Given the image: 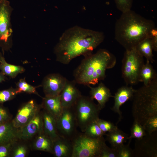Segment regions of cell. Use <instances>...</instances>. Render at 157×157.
I'll return each instance as SVG.
<instances>
[{"instance_id": "cell-1", "label": "cell", "mask_w": 157, "mask_h": 157, "mask_svg": "<svg viewBox=\"0 0 157 157\" xmlns=\"http://www.w3.org/2000/svg\"><path fill=\"white\" fill-rule=\"evenodd\" d=\"M101 32L75 26L66 30L54 49L56 60L67 65L74 58L92 53L104 41Z\"/></svg>"}, {"instance_id": "cell-2", "label": "cell", "mask_w": 157, "mask_h": 157, "mask_svg": "<svg viewBox=\"0 0 157 157\" xmlns=\"http://www.w3.org/2000/svg\"><path fill=\"white\" fill-rule=\"evenodd\" d=\"M154 23L130 10L122 13L115 25V38L125 50L135 48L149 36Z\"/></svg>"}, {"instance_id": "cell-3", "label": "cell", "mask_w": 157, "mask_h": 157, "mask_svg": "<svg viewBox=\"0 0 157 157\" xmlns=\"http://www.w3.org/2000/svg\"><path fill=\"white\" fill-rule=\"evenodd\" d=\"M84 56L73 74L76 83L87 86L104 80L106 70L114 67L116 63L114 56L105 49H101L94 53H91Z\"/></svg>"}, {"instance_id": "cell-4", "label": "cell", "mask_w": 157, "mask_h": 157, "mask_svg": "<svg viewBox=\"0 0 157 157\" xmlns=\"http://www.w3.org/2000/svg\"><path fill=\"white\" fill-rule=\"evenodd\" d=\"M132 114L134 121L142 125L157 115V78L147 85L135 90L132 98Z\"/></svg>"}, {"instance_id": "cell-5", "label": "cell", "mask_w": 157, "mask_h": 157, "mask_svg": "<svg viewBox=\"0 0 157 157\" xmlns=\"http://www.w3.org/2000/svg\"><path fill=\"white\" fill-rule=\"evenodd\" d=\"M72 142L73 149L71 157H99L106 144L103 137L93 138L83 132L78 133Z\"/></svg>"}, {"instance_id": "cell-6", "label": "cell", "mask_w": 157, "mask_h": 157, "mask_svg": "<svg viewBox=\"0 0 157 157\" xmlns=\"http://www.w3.org/2000/svg\"><path fill=\"white\" fill-rule=\"evenodd\" d=\"M90 97L82 95L72 107L78 126L83 132L91 123L99 118L101 109Z\"/></svg>"}, {"instance_id": "cell-7", "label": "cell", "mask_w": 157, "mask_h": 157, "mask_svg": "<svg viewBox=\"0 0 157 157\" xmlns=\"http://www.w3.org/2000/svg\"><path fill=\"white\" fill-rule=\"evenodd\" d=\"M143 57L136 47L126 50L122 60V77L127 85L139 82L140 70L144 64Z\"/></svg>"}, {"instance_id": "cell-8", "label": "cell", "mask_w": 157, "mask_h": 157, "mask_svg": "<svg viewBox=\"0 0 157 157\" xmlns=\"http://www.w3.org/2000/svg\"><path fill=\"white\" fill-rule=\"evenodd\" d=\"M13 10L8 0H0V47L3 54L13 45L11 16Z\"/></svg>"}, {"instance_id": "cell-9", "label": "cell", "mask_w": 157, "mask_h": 157, "mask_svg": "<svg viewBox=\"0 0 157 157\" xmlns=\"http://www.w3.org/2000/svg\"><path fill=\"white\" fill-rule=\"evenodd\" d=\"M56 121L59 135L72 141L78 133L77 124L72 107L63 108Z\"/></svg>"}, {"instance_id": "cell-10", "label": "cell", "mask_w": 157, "mask_h": 157, "mask_svg": "<svg viewBox=\"0 0 157 157\" xmlns=\"http://www.w3.org/2000/svg\"><path fill=\"white\" fill-rule=\"evenodd\" d=\"M133 157H157V134L147 133L139 139H136Z\"/></svg>"}, {"instance_id": "cell-11", "label": "cell", "mask_w": 157, "mask_h": 157, "mask_svg": "<svg viewBox=\"0 0 157 157\" xmlns=\"http://www.w3.org/2000/svg\"><path fill=\"white\" fill-rule=\"evenodd\" d=\"M41 105H38L33 100L23 104L18 110L15 118L11 120L13 126L19 129L28 123L39 112Z\"/></svg>"}, {"instance_id": "cell-12", "label": "cell", "mask_w": 157, "mask_h": 157, "mask_svg": "<svg viewBox=\"0 0 157 157\" xmlns=\"http://www.w3.org/2000/svg\"><path fill=\"white\" fill-rule=\"evenodd\" d=\"M67 79L58 73L48 74L43 78L41 85L45 96H55L60 95Z\"/></svg>"}, {"instance_id": "cell-13", "label": "cell", "mask_w": 157, "mask_h": 157, "mask_svg": "<svg viewBox=\"0 0 157 157\" xmlns=\"http://www.w3.org/2000/svg\"><path fill=\"white\" fill-rule=\"evenodd\" d=\"M43 131L41 113L38 112L26 124L18 129L19 140L27 141Z\"/></svg>"}, {"instance_id": "cell-14", "label": "cell", "mask_w": 157, "mask_h": 157, "mask_svg": "<svg viewBox=\"0 0 157 157\" xmlns=\"http://www.w3.org/2000/svg\"><path fill=\"white\" fill-rule=\"evenodd\" d=\"M76 83L74 80H67L60 94L61 103L63 108L72 107L82 95L76 86Z\"/></svg>"}, {"instance_id": "cell-15", "label": "cell", "mask_w": 157, "mask_h": 157, "mask_svg": "<svg viewBox=\"0 0 157 157\" xmlns=\"http://www.w3.org/2000/svg\"><path fill=\"white\" fill-rule=\"evenodd\" d=\"M135 90L132 86H129L127 85L123 86L118 89L115 96H113L114 103L111 110L118 114L119 121L122 118L120 107L127 101L132 99Z\"/></svg>"}, {"instance_id": "cell-16", "label": "cell", "mask_w": 157, "mask_h": 157, "mask_svg": "<svg viewBox=\"0 0 157 157\" xmlns=\"http://www.w3.org/2000/svg\"><path fill=\"white\" fill-rule=\"evenodd\" d=\"M88 86L90 89V97L92 99H95L97 101V104L101 110L105 107L109 99L113 97L109 89L102 82L100 83L96 87H92L90 85Z\"/></svg>"}, {"instance_id": "cell-17", "label": "cell", "mask_w": 157, "mask_h": 157, "mask_svg": "<svg viewBox=\"0 0 157 157\" xmlns=\"http://www.w3.org/2000/svg\"><path fill=\"white\" fill-rule=\"evenodd\" d=\"M53 149L56 157H71L73 149L72 141L60 136L53 141Z\"/></svg>"}, {"instance_id": "cell-18", "label": "cell", "mask_w": 157, "mask_h": 157, "mask_svg": "<svg viewBox=\"0 0 157 157\" xmlns=\"http://www.w3.org/2000/svg\"><path fill=\"white\" fill-rule=\"evenodd\" d=\"M44 133L53 141L60 136L57 129L56 119L49 113L44 110L41 113Z\"/></svg>"}, {"instance_id": "cell-19", "label": "cell", "mask_w": 157, "mask_h": 157, "mask_svg": "<svg viewBox=\"0 0 157 157\" xmlns=\"http://www.w3.org/2000/svg\"><path fill=\"white\" fill-rule=\"evenodd\" d=\"M42 108L57 119L63 110L60 95L55 96H45L42 98Z\"/></svg>"}, {"instance_id": "cell-20", "label": "cell", "mask_w": 157, "mask_h": 157, "mask_svg": "<svg viewBox=\"0 0 157 157\" xmlns=\"http://www.w3.org/2000/svg\"><path fill=\"white\" fill-rule=\"evenodd\" d=\"M18 129L14 127L11 120L0 125V144L16 142L19 140Z\"/></svg>"}, {"instance_id": "cell-21", "label": "cell", "mask_w": 157, "mask_h": 157, "mask_svg": "<svg viewBox=\"0 0 157 157\" xmlns=\"http://www.w3.org/2000/svg\"><path fill=\"white\" fill-rule=\"evenodd\" d=\"M35 150L53 154V141L42 131L38 134L33 143Z\"/></svg>"}, {"instance_id": "cell-22", "label": "cell", "mask_w": 157, "mask_h": 157, "mask_svg": "<svg viewBox=\"0 0 157 157\" xmlns=\"http://www.w3.org/2000/svg\"><path fill=\"white\" fill-rule=\"evenodd\" d=\"M106 140L112 147L116 149L126 142L129 140L128 135L118 128L106 134Z\"/></svg>"}, {"instance_id": "cell-23", "label": "cell", "mask_w": 157, "mask_h": 157, "mask_svg": "<svg viewBox=\"0 0 157 157\" xmlns=\"http://www.w3.org/2000/svg\"><path fill=\"white\" fill-rule=\"evenodd\" d=\"M157 78V74L150 62L147 60L142 66L139 75V82H142L144 85H147Z\"/></svg>"}, {"instance_id": "cell-24", "label": "cell", "mask_w": 157, "mask_h": 157, "mask_svg": "<svg viewBox=\"0 0 157 157\" xmlns=\"http://www.w3.org/2000/svg\"><path fill=\"white\" fill-rule=\"evenodd\" d=\"M138 52L147 60L153 63L154 61L152 51L153 47L151 39L149 36L140 42L136 46Z\"/></svg>"}, {"instance_id": "cell-25", "label": "cell", "mask_w": 157, "mask_h": 157, "mask_svg": "<svg viewBox=\"0 0 157 157\" xmlns=\"http://www.w3.org/2000/svg\"><path fill=\"white\" fill-rule=\"evenodd\" d=\"M0 70L6 76L14 78L18 74L24 72L25 69L22 66L8 63L3 57L0 63Z\"/></svg>"}, {"instance_id": "cell-26", "label": "cell", "mask_w": 157, "mask_h": 157, "mask_svg": "<svg viewBox=\"0 0 157 157\" xmlns=\"http://www.w3.org/2000/svg\"><path fill=\"white\" fill-rule=\"evenodd\" d=\"M16 92L17 94L21 93L35 94L40 96L36 91V87L27 83L25 78H21L16 83Z\"/></svg>"}, {"instance_id": "cell-27", "label": "cell", "mask_w": 157, "mask_h": 157, "mask_svg": "<svg viewBox=\"0 0 157 157\" xmlns=\"http://www.w3.org/2000/svg\"><path fill=\"white\" fill-rule=\"evenodd\" d=\"M83 133L93 138L101 137L106 134L100 128L96 121L90 124L86 127Z\"/></svg>"}, {"instance_id": "cell-28", "label": "cell", "mask_w": 157, "mask_h": 157, "mask_svg": "<svg viewBox=\"0 0 157 157\" xmlns=\"http://www.w3.org/2000/svg\"><path fill=\"white\" fill-rule=\"evenodd\" d=\"M147 133L143 126L138 122L134 121L131 129V135L129 140L132 138L139 139L146 135Z\"/></svg>"}, {"instance_id": "cell-29", "label": "cell", "mask_w": 157, "mask_h": 157, "mask_svg": "<svg viewBox=\"0 0 157 157\" xmlns=\"http://www.w3.org/2000/svg\"><path fill=\"white\" fill-rule=\"evenodd\" d=\"M17 94L16 89L12 87L0 90V104H3L5 102L12 100Z\"/></svg>"}, {"instance_id": "cell-30", "label": "cell", "mask_w": 157, "mask_h": 157, "mask_svg": "<svg viewBox=\"0 0 157 157\" xmlns=\"http://www.w3.org/2000/svg\"><path fill=\"white\" fill-rule=\"evenodd\" d=\"M147 133L151 134L157 130V115L148 119L143 124Z\"/></svg>"}, {"instance_id": "cell-31", "label": "cell", "mask_w": 157, "mask_h": 157, "mask_svg": "<svg viewBox=\"0 0 157 157\" xmlns=\"http://www.w3.org/2000/svg\"><path fill=\"white\" fill-rule=\"evenodd\" d=\"M128 144L121 145L116 149L117 152V157H131L133 156V150L130 147L131 139H129Z\"/></svg>"}, {"instance_id": "cell-32", "label": "cell", "mask_w": 157, "mask_h": 157, "mask_svg": "<svg viewBox=\"0 0 157 157\" xmlns=\"http://www.w3.org/2000/svg\"><path fill=\"white\" fill-rule=\"evenodd\" d=\"M96 122L100 128L105 133L113 131L118 128L113 123L99 118Z\"/></svg>"}, {"instance_id": "cell-33", "label": "cell", "mask_w": 157, "mask_h": 157, "mask_svg": "<svg viewBox=\"0 0 157 157\" xmlns=\"http://www.w3.org/2000/svg\"><path fill=\"white\" fill-rule=\"evenodd\" d=\"M14 146L11 154L12 157H25L26 156L28 149L26 145L20 144L15 147H14Z\"/></svg>"}, {"instance_id": "cell-34", "label": "cell", "mask_w": 157, "mask_h": 157, "mask_svg": "<svg viewBox=\"0 0 157 157\" xmlns=\"http://www.w3.org/2000/svg\"><path fill=\"white\" fill-rule=\"evenodd\" d=\"M117 8L124 13L131 10L133 0H114Z\"/></svg>"}, {"instance_id": "cell-35", "label": "cell", "mask_w": 157, "mask_h": 157, "mask_svg": "<svg viewBox=\"0 0 157 157\" xmlns=\"http://www.w3.org/2000/svg\"><path fill=\"white\" fill-rule=\"evenodd\" d=\"M17 142L0 144V157H8L11 156L13 147Z\"/></svg>"}, {"instance_id": "cell-36", "label": "cell", "mask_w": 157, "mask_h": 157, "mask_svg": "<svg viewBox=\"0 0 157 157\" xmlns=\"http://www.w3.org/2000/svg\"><path fill=\"white\" fill-rule=\"evenodd\" d=\"M11 116L8 109L0 104V125L11 121Z\"/></svg>"}, {"instance_id": "cell-37", "label": "cell", "mask_w": 157, "mask_h": 157, "mask_svg": "<svg viewBox=\"0 0 157 157\" xmlns=\"http://www.w3.org/2000/svg\"><path fill=\"white\" fill-rule=\"evenodd\" d=\"M99 157H117V150L106 144L103 148Z\"/></svg>"}, {"instance_id": "cell-38", "label": "cell", "mask_w": 157, "mask_h": 157, "mask_svg": "<svg viewBox=\"0 0 157 157\" xmlns=\"http://www.w3.org/2000/svg\"><path fill=\"white\" fill-rule=\"evenodd\" d=\"M149 36L151 38L152 43L153 50L157 51V29L156 27L153 28L151 31Z\"/></svg>"}, {"instance_id": "cell-39", "label": "cell", "mask_w": 157, "mask_h": 157, "mask_svg": "<svg viewBox=\"0 0 157 157\" xmlns=\"http://www.w3.org/2000/svg\"><path fill=\"white\" fill-rule=\"evenodd\" d=\"M7 79L6 76L4 75L2 72H0V84Z\"/></svg>"}, {"instance_id": "cell-40", "label": "cell", "mask_w": 157, "mask_h": 157, "mask_svg": "<svg viewBox=\"0 0 157 157\" xmlns=\"http://www.w3.org/2000/svg\"><path fill=\"white\" fill-rule=\"evenodd\" d=\"M3 53H2L1 52H0V63L2 58L3 57Z\"/></svg>"}]
</instances>
